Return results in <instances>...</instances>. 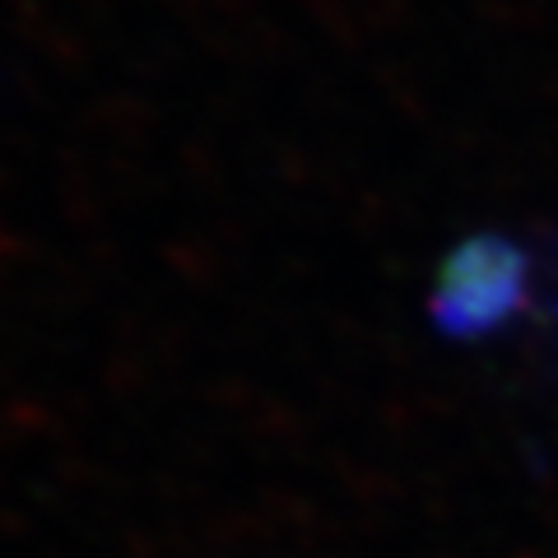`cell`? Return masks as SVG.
<instances>
[{"mask_svg": "<svg viewBox=\"0 0 558 558\" xmlns=\"http://www.w3.org/2000/svg\"><path fill=\"white\" fill-rule=\"evenodd\" d=\"M526 260L508 238L480 233L447 256L433 289V317L447 336H484L498 330L521 303Z\"/></svg>", "mask_w": 558, "mask_h": 558, "instance_id": "obj_1", "label": "cell"}]
</instances>
